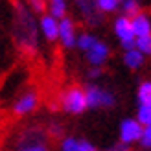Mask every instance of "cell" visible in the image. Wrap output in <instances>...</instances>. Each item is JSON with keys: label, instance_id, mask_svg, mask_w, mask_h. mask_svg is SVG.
Here are the masks:
<instances>
[{"label": "cell", "instance_id": "1", "mask_svg": "<svg viewBox=\"0 0 151 151\" xmlns=\"http://www.w3.org/2000/svg\"><path fill=\"white\" fill-rule=\"evenodd\" d=\"M15 20H13V42L19 54L26 61L37 59V26L32 13L22 4L15 2Z\"/></svg>", "mask_w": 151, "mask_h": 151}, {"label": "cell", "instance_id": "2", "mask_svg": "<svg viewBox=\"0 0 151 151\" xmlns=\"http://www.w3.org/2000/svg\"><path fill=\"white\" fill-rule=\"evenodd\" d=\"M59 105L61 109L72 112V114H79L87 109L85 101V88L79 83H72V85L63 87V90L59 92Z\"/></svg>", "mask_w": 151, "mask_h": 151}, {"label": "cell", "instance_id": "3", "mask_svg": "<svg viewBox=\"0 0 151 151\" xmlns=\"http://www.w3.org/2000/svg\"><path fill=\"white\" fill-rule=\"evenodd\" d=\"M41 103L42 101H41L39 90H37L35 87H32V88H28L24 94H20L17 98V101L13 103V107L9 109V114H7V116H9L13 122H17L20 116H24V114H28V112L35 111Z\"/></svg>", "mask_w": 151, "mask_h": 151}, {"label": "cell", "instance_id": "4", "mask_svg": "<svg viewBox=\"0 0 151 151\" xmlns=\"http://www.w3.org/2000/svg\"><path fill=\"white\" fill-rule=\"evenodd\" d=\"M142 125L134 120H124L122 127H120V137H122V144H129L142 137Z\"/></svg>", "mask_w": 151, "mask_h": 151}, {"label": "cell", "instance_id": "5", "mask_svg": "<svg viewBox=\"0 0 151 151\" xmlns=\"http://www.w3.org/2000/svg\"><path fill=\"white\" fill-rule=\"evenodd\" d=\"M107 57H109V46H107V44H103V42H100V41H96V44L87 52L88 63H92L94 66L101 65Z\"/></svg>", "mask_w": 151, "mask_h": 151}, {"label": "cell", "instance_id": "6", "mask_svg": "<svg viewBox=\"0 0 151 151\" xmlns=\"http://www.w3.org/2000/svg\"><path fill=\"white\" fill-rule=\"evenodd\" d=\"M57 28H59V37L63 39L65 46H68V48L74 46V42H76V39H74V20L68 17H63L61 24Z\"/></svg>", "mask_w": 151, "mask_h": 151}, {"label": "cell", "instance_id": "7", "mask_svg": "<svg viewBox=\"0 0 151 151\" xmlns=\"http://www.w3.org/2000/svg\"><path fill=\"white\" fill-rule=\"evenodd\" d=\"M131 29L133 35H138V39L140 37H149V20L146 13H140L134 19H131Z\"/></svg>", "mask_w": 151, "mask_h": 151}, {"label": "cell", "instance_id": "8", "mask_svg": "<svg viewBox=\"0 0 151 151\" xmlns=\"http://www.w3.org/2000/svg\"><path fill=\"white\" fill-rule=\"evenodd\" d=\"M41 28L44 35L48 37V41H55L59 37V28H57V20L52 19L50 15H41Z\"/></svg>", "mask_w": 151, "mask_h": 151}, {"label": "cell", "instance_id": "9", "mask_svg": "<svg viewBox=\"0 0 151 151\" xmlns=\"http://www.w3.org/2000/svg\"><path fill=\"white\" fill-rule=\"evenodd\" d=\"M78 6H79V9L83 11V15H85V20L88 22L90 26H98V24H100V20H101L100 11L96 9V6H94L92 2H78Z\"/></svg>", "mask_w": 151, "mask_h": 151}, {"label": "cell", "instance_id": "10", "mask_svg": "<svg viewBox=\"0 0 151 151\" xmlns=\"http://www.w3.org/2000/svg\"><path fill=\"white\" fill-rule=\"evenodd\" d=\"M114 29H116V35L122 39V42H125V41H134L133 39V29H131V20L127 19V17L116 19Z\"/></svg>", "mask_w": 151, "mask_h": 151}, {"label": "cell", "instance_id": "11", "mask_svg": "<svg viewBox=\"0 0 151 151\" xmlns=\"http://www.w3.org/2000/svg\"><path fill=\"white\" fill-rule=\"evenodd\" d=\"M100 94H101V88H98L94 85H88L85 88V101H87V107H100Z\"/></svg>", "mask_w": 151, "mask_h": 151}, {"label": "cell", "instance_id": "12", "mask_svg": "<svg viewBox=\"0 0 151 151\" xmlns=\"http://www.w3.org/2000/svg\"><path fill=\"white\" fill-rule=\"evenodd\" d=\"M124 59H125V65L129 66V68H138L142 65V61H144V55H142L140 52H137V50H131V52L125 54Z\"/></svg>", "mask_w": 151, "mask_h": 151}, {"label": "cell", "instance_id": "13", "mask_svg": "<svg viewBox=\"0 0 151 151\" xmlns=\"http://www.w3.org/2000/svg\"><path fill=\"white\" fill-rule=\"evenodd\" d=\"M138 100H140V105H146V107L151 105V85L147 81L142 83L138 88Z\"/></svg>", "mask_w": 151, "mask_h": 151}, {"label": "cell", "instance_id": "14", "mask_svg": "<svg viewBox=\"0 0 151 151\" xmlns=\"http://www.w3.org/2000/svg\"><path fill=\"white\" fill-rule=\"evenodd\" d=\"M50 11H52V19H63L65 13H66V4L63 0H54V2L50 4Z\"/></svg>", "mask_w": 151, "mask_h": 151}, {"label": "cell", "instance_id": "15", "mask_svg": "<svg viewBox=\"0 0 151 151\" xmlns=\"http://www.w3.org/2000/svg\"><path fill=\"white\" fill-rule=\"evenodd\" d=\"M124 11H125V15H127V19H129V17L134 19L137 15L144 13V11H142V7H140V4H138V2H134V0H133V2L129 0V2H125V4H124Z\"/></svg>", "mask_w": 151, "mask_h": 151}, {"label": "cell", "instance_id": "16", "mask_svg": "<svg viewBox=\"0 0 151 151\" xmlns=\"http://www.w3.org/2000/svg\"><path fill=\"white\" fill-rule=\"evenodd\" d=\"M94 6H96V9L100 13L101 11H114L118 7V2H116V0H98Z\"/></svg>", "mask_w": 151, "mask_h": 151}, {"label": "cell", "instance_id": "17", "mask_svg": "<svg viewBox=\"0 0 151 151\" xmlns=\"http://www.w3.org/2000/svg\"><path fill=\"white\" fill-rule=\"evenodd\" d=\"M78 44H79V48L81 50H90L96 44V37H92V35H88V33H81V37H79V41H78Z\"/></svg>", "mask_w": 151, "mask_h": 151}, {"label": "cell", "instance_id": "18", "mask_svg": "<svg viewBox=\"0 0 151 151\" xmlns=\"http://www.w3.org/2000/svg\"><path fill=\"white\" fill-rule=\"evenodd\" d=\"M138 124H144L146 127H149V124H151V107L140 105V109H138Z\"/></svg>", "mask_w": 151, "mask_h": 151}, {"label": "cell", "instance_id": "19", "mask_svg": "<svg viewBox=\"0 0 151 151\" xmlns=\"http://www.w3.org/2000/svg\"><path fill=\"white\" fill-rule=\"evenodd\" d=\"M114 105V96L107 90H101L100 94V107H112Z\"/></svg>", "mask_w": 151, "mask_h": 151}, {"label": "cell", "instance_id": "20", "mask_svg": "<svg viewBox=\"0 0 151 151\" xmlns=\"http://www.w3.org/2000/svg\"><path fill=\"white\" fill-rule=\"evenodd\" d=\"M134 46H138L142 52L149 54V52H151V37H140V39L134 41Z\"/></svg>", "mask_w": 151, "mask_h": 151}, {"label": "cell", "instance_id": "21", "mask_svg": "<svg viewBox=\"0 0 151 151\" xmlns=\"http://www.w3.org/2000/svg\"><path fill=\"white\" fill-rule=\"evenodd\" d=\"M63 151H78V140L65 138L63 140Z\"/></svg>", "mask_w": 151, "mask_h": 151}, {"label": "cell", "instance_id": "22", "mask_svg": "<svg viewBox=\"0 0 151 151\" xmlns=\"http://www.w3.org/2000/svg\"><path fill=\"white\" fill-rule=\"evenodd\" d=\"M29 6H32L33 11L41 13V15H44V11H46V7H48L46 2H39V0H33V2H29Z\"/></svg>", "mask_w": 151, "mask_h": 151}, {"label": "cell", "instance_id": "23", "mask_svg": "<svg viewBox=\"0 0 151 151\" xmlns=\"http://www.w3.org/2000/svg\"><path fill=\"white\" fill-rule=\"evenodd\" d=\"M140 140H142V146H144V147H149L151 146V127H146V129L142 131Z\"/></svg>", "mask_w": 151, "mask_h": 151}, {"label": "cell", "instance_id": "24", "mask_svg": "<svg viewBox=\"0 0 151 151\" xmlns=\"http://www.w3.org/2000/svg\"><path fill=\"white\" fill-rule=\"evenodd\" d=\"M78 151H96V147L92 144H88L87 140H81L78 142Z\"/></svg>", "mask_w": 151, "mask_h": 151}, {"label": "cell", "instance_id": "25", "mask_svg": "<svg viewBox=\"0 0 151 151\" xmlns=\"http://www.w3.org/2000/svg\"><path fill=\"white\" fill-rule=\"evenodd\" d=\"M101 74H103V68H100V66H94V68H90L87 72L88 78H98V76H101Z\"/></svg>", "mask_w": 151, "mask_h": 151}, {"label": "cell", "instance_id": "26", "mask_svg": "<svg viewBox=\"0 0 151 151\" xmlns=\"http://www.w3.org/2000/svg\"><path fill=\"white\" fill-rule=\"evenodd\" d=\"M20 151H50V147H46V146H32V147L20 149Z\"/></svg>", "mask_w": 151, "mask_h": 151}]
</instances>
